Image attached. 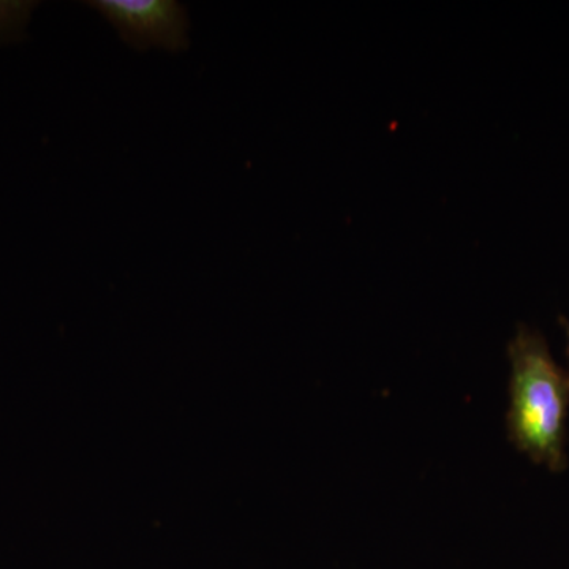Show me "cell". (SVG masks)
I'll return each mask as SVG.
<instances>
[{
	"label": "cell",
	"mask_w": 569,
	"mask_h": 569,
	"mask_svg": "<svg viewBox=\"0 0 569 569\" xmlns=\"http://www.w3.org/2000/svg\"><path fill=\"white\" fill-rule=\"evenodd\" d=\"M509 441L537 466L561 473L568 467L569 377L548 342L520 325L508 346Z\"/></svg>",
	"instance_id": "cell-1"
},
{
	"label": "cell",
	"mask_w": 569,
	"mask_h": 569,
	"mask_svg": "<svg viewBox=\"0 0 569 569\" xmlns=\"http://www.w3.org/2000/svg\"><path fill=\"white\" fill-rule=\"evenodd\" d=\"M86 6L99 11L133 50L181 52L190 47L189 11L176 0H89Z\"/></svg>",
	"instance_id": "cell-2"
},
{
	"label": "cell",
	"mask_w": 569,
	"mask_h": 569,
	"mask_svg": "<svg viewBox=\"0 0 569 569\" xmlns=\"http://www.w3.org/2000/svg\"><path fill=\"white\" fill-rule=\"evenodd\" d=\"M33 9V2H0V44L22 40Z\"/></svg>",
	"instance_id": "cell-3"
},
{
	"label": "cell",
	"mask_w": 569,
	"mask_h": 569,
	"mask_svg": "<svg viewBox=\"0 0 569 569\" xmlns=\"http://www.w3.org/2000/svg\"><path fill=\"white\" fill-rule=\"evenodd\" d=\"M561 325H563L565 335H567V355L569 361V320H567V318H561Z\"/></svg>",
	"instance_id": "cell-4"
}]
</instances>
